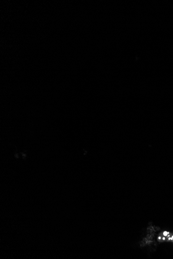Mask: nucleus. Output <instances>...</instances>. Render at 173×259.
Returning <instances> with one entry per match:
<instances>
[{
	"instance_id": "2",
	"label": "nucleus",
	"mask_w": 173,
	"mask_h": 259,
	"mask_svg": "<svg viewBox=\"0 0 173 259\" xmlns=\"http://www.w3.org/2000/svg\"><path fill=\"white\" fill-rule=\"evenodd\" d=\"M161 239V237H159V239H160V240Z\"/></svg>"
},
{
	"instance_id": "3",
	"label": "nucleus",
	"mask_w": 173,
	"mask_h": 259,
	"mask_svg": "<svg viewBox=\"0 0 173 259\" xmlns=\"http://www.w3.org/2000/svg\"><path fill=\"white\" fill-rule=\"evenodd\" d=\"M165 239V237H163V240H164Z\"/></svg>"
},
{
	"instance_id": "1",
	"label": "nucleus",
	"mask_w": 173,
	"mask_h": 259,
	"mask_svg": "<svg viewBox=\"0 0 173 259\" xmlns=\"http://www.w3.org/2000/svg\"><path fill=\"white\" fill-rule=\"evenodd\" d=\"M168 234V232H167L166 231H165V232H163V235H164L165 236H166L167 235V234Z\"/></svg>"
}]
</instances>
